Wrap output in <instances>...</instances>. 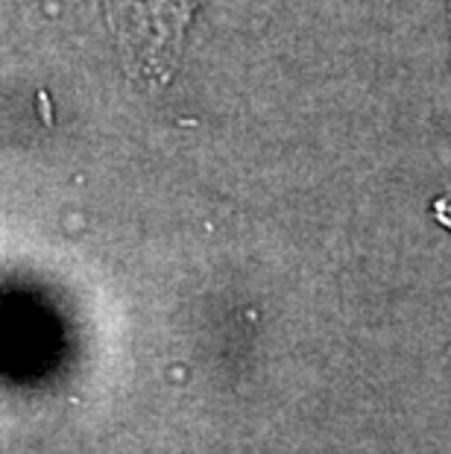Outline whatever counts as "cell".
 I'll list each match as a JSON object with an SVG mask.
<instances>
[{
	"mask_svg": "<svg viewBox=\"0 0 451 454\" xmlns=\"http://www.w3.org/2000/svg\"><path fill=\"white\" fill-rule=\"evenodd\" d=\"M434 220H437V223L439 226H443L446 231H448V235H451V200H437L434 202Z\"/></svg>",
	"mask_w": 451,
	"mask_h": 454,
	"instance_id": "7a4b0ae2",
	"label": "cell"
},
{
	"mask_svg": "<svg viewBox=\"0 0 451 454\" xmlns=\"http://www.w3.org/2000/svg\"><path fill=\"white\" fill-rule=\"evenodd\" d=\"M118 51L138 82L165 85L203 0H103Z\"/></svg>",
	"mask_w": 451,
	"mask_h": 454,
	"instance_id": "6da1fadb",
	"label": "cell"
},
{
	"mask_svg": "<svg viewBox=\"0 0 451 454\" xmlns=\"http://www.w3.org/2000/svg\"><path fill=\"white\" fill-rule=\"evenodd\" d=\"M448 35H451V4H448Z\"/></svg>",
	"mask_w": 451,
	"mask_h": 454,
	"instance_id": "3957f363",
	"label": "cell"
}]
</instances>
